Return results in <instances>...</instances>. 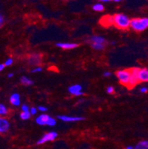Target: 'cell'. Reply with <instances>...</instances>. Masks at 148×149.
Here are the masks:
<instances>
[{"mask_svg":"<svg viewBox=\"0 0 148 149\" xmlns=\"http://www.w3.org/2000/svg\"><path fill=\"white\" fill-rule=\"evenodd\" d=\"M113 25L119 29L126 30L130 27V19L124 13H116L113 17Z\"/></svg>","mask_w":148,"mask_h":149,"instance_id":"cell-1","label":"cell"},{"mask_svg":"<svg viewBox=\"0 0 148 149\" xmlns=\"http://www.w3.org/2000/svg\"><path fill=\"white\" fill-rule=\"evenodd\" d=\"M130 27L137 32H142L148 28V18H134L130 20Z\"/></svg>","mask_w":148,"mask_h":149,"instance_id":"cell-2","label":"cell"},{"mask_svg":"<svg viewBox=\"0 0 148 149\" xmlns=\"http://www.w3.org/2000/svg\"><path fill=\"white\" fill-rule=\"evenodd\" d=\"M116 75L119 79V82L122 85H124L128 88L130 82V77H131V72L130 69H124V70H119L116 71Z\"/></svg>","mask_w":148,"mask_h":149,"instance_id":"cell-3","label":"cell"},{"mask_svg":"<svg viewBox=\"0 0 148 149\" xmlns=\"http://www.w3.org/2000/svg\"><path fill=\"white\" fill-rule=\"evenodd\" d=\"M36 123L39 125H48L54 126L56 124V121L54 118L51 117L47 114H41L36 119Z\"/></svg>","mask_w":148,"mask_h":149,"instance_id":"cell-4","label":"cell"},{"mask_svg":"<svg viewBox=\"0 0 148 149\" xmlns=\"http://www.w3.org/2000/svg\"><path fill=\"white\" fill-rule=\"evenodd\" d=\"M139 70H140V68H130L131 77H130V82L128 88H132L135 87V85L139 82L138 77Z\"/></svg>","mask_w":148,"mask_h":149,"instance_id":"cell-5","label":"cell"},{"mask_svg":"<svg viewBox=\"0 0 148 149\" xmlns=\"http://www.w3.org/2000/svg\"><path fill=\"white\" fill-rule=\"evenodd\" d=\"M57 136H58V134L56 132H55V131H50V132L43 135L42 137L37 141V145L44 144V143H47L48 141L54 140Z\"/></svg>","mask_w":148,"mask_h":149,"instance_id":"cell-6","label":"cell"},{"mask_svg":"<svg viewBox=\"0 0 148 149\" xmlns=\"http://www.w3.org/2000/svg\"><path fill=\"white\" fill-rule=\"evenodd\" d=\"M58 119L63 122L66 123H72V122H79L85 120L84 117L81 116H66V115H62V116H58Z\"/></svg>","mask_w":148,"mask_h":149,"instance_id":"cell-7","label":"cell"},{"mask_svg":"<svg viewBox=\"0 0 148 149\" xmlns=\"http://www.w3.org/2000/svg\"><path fill=\"white\" fill-rule=\"evenodd\" d=\"M81 89H82V87L80 85H73L68 88V91L72 95L81 96L84 93L81 91Z\"/></svg>","mask_w":148,"mask_h":149,"instance_id":"cell-8","label":"cell"},{"mask_svg":"<svg viewBox=\"0 0 148 149\" xmlns=\"http://www.w3.org/2000/svg\"><path fill=\"white\" fill-rule=\"evenodd\" d=\"M10 128V123L7 119L0 116V133H5Z\"/></svg>","mask_w":148,"mask_h":149,"instance_id":"cell-9","label":"cell"},{"mask_svg":"<svg viewBox=\"0 0 148 149\" xmlns=\"http://www.w3.org/2000/svg\"><path fill=\"white\" fill-rule=\"evenodd\" d=\"M138 80L139 82H148V68H142L138 71Z\"/></svg>","mask_w":148,"mask_h":149,"instance_id":"cell-10","label":"cell"},{"mask_svg":"<svg viewBox=\"0 0 148 149\" xmlns=\"http://www.w3.org/2000/svg\"><path fill=\"white\" fill-rule=\"evenodd\" d=\"M56 45L59 48H62V49L65 50H70L73 49V48H77L79 46L78 44L76 43H70V42H58L56 44Z\"/></svg>","mask_w":148,"mask_h":149,"instance_id":"cell-11","label":"cell"},{"mask_svg":"<svg viewBox=\"0 0 148 149\" xmlns=\"http://www.w3.org/2000/svg\"><path fill=\"white\" fill-rule=\"evenodd\" d=\"M41 60H42V58H41V56L38 54H32L31 56L28 59V61H29L30 64L33 65H39L41 62Z\"/></svg>","mask_w":148,"mask_h":149,"instance_id":"cell-12","label":"cell"},{"mask_svg":"<svg viewBox=\"0 0 148 149\" xmlns=\"http://www.w3.org/2000/svg\"><path fill=\"white\" fill-rule=\"evenodd\" d=\"M10 103L13 105H14V106H19V105H20L21 102H20L19 94L17 93H13L10 97Z\"/></svg>","mask_w":148,"mask_h":149,"instance_id":"cell-13","label":"cell"},{"mask_svg":"<svg viewBox=\"0 0 148 149\" xmlns=\"http://www.w3.org/2000/svg\"><path fill=\"white\" fill-rule=\"evenodd\" d=\"M90 41L92 43H99V44L104 45V43L107 42L106 40L104 37L101 36H93L90 37Z\"/></svg>","mask_w":148,"mask_h":149,"instance_id":"cell-14","label":"cell"},{"mask_svg":"<svg viewBox=\"0 0 148 149\" xmlns=\"http://www.w3.org/2000/svg\"><path fill=\"white\" fill-rule=\"evenodd\" d=\"M101 24H102L104 26L113 25V17H110V16L104 17V18L101 20Z\"/></svg>","mask_w":148,"mask_h":149,"instance_id":"cell-15","label":"cell"},{"mask_svg":"<svg viewBox=\"0 0 148 149\" xmlns=\"http://www.w3.org/2000/svg\"><path fill=\"white\" fill-rule=\"evenodd\" d=\"M20 81H21V83L22 85H25V86H29V85H31L33 84V81L31 80L30 78L27 77H22L20 79Z\"/></svg>","mask_w":148,"mask_h":149,"instance_id":"cell-16","label":"cell"},{"mask_svg":"<svg viewBox=\"0 0 148 149\" xmlns=\"http://www.w3.org/2000/svg\"><path fill=\"white\" fill-rule=\"evenodd\" d=\"M92 8H93V10H94L95 11H103L104 9V5H103L102 3H101V2H99V3H96L94 4V5H93V7H92Z\"/></svg>","mask_w":148,"mask_h":149,"instance_id":"cell-17","label":"cell"},{"mask_svg":"<svg viewBox=\"0 0 148 149\" xmlns=\"http://www.w3.org/2000/svg\"><path fill=\"white\" fill-rule=\"evenodd\" d=\"M135 149H148V141L144 140L138 143Z\"/></svg>","mask_w":148,"mask_h":149,"instance_id":"cell-18","label":"cell"},{"mask_svg":"<svg viewBox=\"0 0 148 149\" xmlns=\"http://www.w3.org/2000/svg\"><path fill=\"white\" fill-rule=\"evenodd\" d=\"M8 113V109L4 104L0 103V116H5Z\"/></svg>","mask_w":148,"mask_h":149,"instance_id":"cell-19","label":"cell"},{"mask_svg":"<svg viewBox=\"0 0 148 149\" xmlns=\"http://www.w3.org/2000/svg\"><path fill=\"white\" fill-rule=\"evenodd\" d=\"M104 45L99 44V43H92L91 47L96 51H102L104 48Z\"/></svg>","mask_w":148,"mask_h":149,"instance_id":"cell-20","label":"cell"},{"mask_svg":"<svg viewBox=\"0 0 148 149\" xmlns=\"http://www.w3.org/2000/svg\"><path fill=\"white\" fill-rule=\"evenodd\" d=\"M31 113H30V111L22 112V113H20V118L23 120H28V119L31 118Z\"/></svg>","mask_w":148,"mask_h":149,"instance_id":"cell-21","label":"cell"},{"mask_svg":"<svg viewBox=\"0 0 148 149\" xmlns=\"http://www.w3.org/2000/svg\"><path fill=\"white\" fill-rule=\"evenodd\" d=\"M13 59H11V58H9V59H8L6 61H5V62L4 63V65H5V67H6V66H10L13 64Z\"/></svg>","mask_w":148,"mask_h":149,"instance_id":"cell-22","label":"cell"},{"mask_svg":"<svg viewBox=\"0 0 148 149\" xmlns=\"http://www.w3.org/2000/svg\"><path fill=\"white\" fill-rule=\"evenodd\" d=\"M37 111H38V109L37 108H34V107H32V108H30V113H31V115L36 114Z\"/></svg>","mask_w":148,"mask_h":149,"instance_id":"cell-23","label":"cell"},{"mask_svg":"<svg viewBox=\"0 0 148 149\" xmlns=\"http://www.w3.org/2000/svg\"><path fill=\"white\" fill-rule=\"evenodd\" d=\"M22 112L30 111V108H29V107H28V105H23L22 106Z\"/></svg>","mask_w":148,"mask_h":149,"instance_id":"cell-24","label":"cell"},{"mask_svg":"<svg viewBox=\"0 0 148 149\" xmlns=\"http://www.w3.org/2000/svg\"><path fill=\"white\" fill-rule=\"evenodd\" d=\"M38 110L41 112H44V111H47V108H46V107L42 106V105H40V106L38 107Z\"/></svg>","mask_w":148,"mask_h":149,"instance_id":"cell-25","label":"cell"},{"mask_svg":"<svg viewBox=\"0 0 148 149\" xmlns=\"http://www.w3.org/2000/svg\"><path fill=\"white\" fill-rule=\"evenodd\" d=\"M107 92H108V93H110V94L113 93H114L113 87H112V86H108V87L107 88Z\"/></svg>","mask_w":148,"mask_h":149,"instance_id":"cell-26","label":"cell"},{"mask_svg":"<svg viewBox=\"0 0 148 149\" xmlns=\"http://www.w3.org/2000/svg\"><path fill=\"white\" fill-rule=\"evenodd\" d=\"M42 68L40 67H37V68H35L34 69H33L32 70V73H39L42 71Z\"/></svg>","mask_w":148,"mask_h":149,"instance_id":"cell-27","label":"cell"},{"mask_svg":"<svg viewBox=\"0 0 148 149\" xmlns=\"http://www.w3.org/2000/svg\"><path fill=\"white\" fill-rule=\"evenodd\" d=\"M3 24H4V17L2 15V13H0V28H2Z\"/></svg>","mask_w":148,"mask_h":149,"instance_id":"cell-28","label":"cell"},{"mask_svg":"<svg viewBox=\"0 0 148 149\" xmlns=\"http://www.w3.org/2000/svg\"><path fill=\"white\" fill-rule=\"evenodd\" d=\"M111 75H112V74H111V72H110V71H105V72L104 73V77H110Z\"/></svg>","mask_w":148,"mask_h":149,"instance_id":"cell-29","label":"cell"},{"mask_svg":"<svg viewBox=\"0 0 148 149\" xmlns=\"http://www.w3.org/2000/svg\"><path fill=\"white\" fill-rule=\"evenodd\" d=\"M147 91H148L147 88L146 87H143L140 89V91L142 92V93H147Z\"/></svg>","mask_w":148,"mask_h":149,"instance_id":"cell-30","label":"cell"},{"mask_svg":"<svg viewBox=\"0 0 148 149\" xmlns=\"http://www.w3.org/2000/svg\"><path fill=\"white\" fill-rule=\"evenodd\" d=\"M5 68V65L4 64H0V72L2 71V70H4V68Z\"/></svg>","mask_w":148,"mask_h":149,"instance_id":"cell-31","label":"cell"},{"mask_svg":"<svg viewBox=\"0 0 148 149\" xmlns=\"http://www.w3.org/2000/svg\"><path fill=\"white\" fill-rule=\"evenodd\" d=\"M13 77V73H10V74H8V77L9 78H11V77Z\"/></svg>","mask_w":148,"mask_h":149,"instance_id":"cell-32","label":"cell"},{"mask_svg":"<svg viewBox=\"0 0 148 149\" xmlns=\"http://www.w3.org/2000/svg\"><path fill=\"white\" fill-rule=\"evenodd\" d=\"M126 149H134V147H133V146H127V147L126 148Z\"/></svg>","mask_w":148,"mask_h":149,"instance_id":"cell-33","label":"cell"},{"mask_svg":"<svg viewBox=\"0 0 148 149\" xmlns=\"http://www.w3.org/2000/svg\"><path fill=\"white\" fill-rule=\"evenodd\" d=\"M110 2V0H102V1H101V2Z\"/></svg>","mask_w":148,"mask_h":149,"instance_id":"cell-34","label":"cell"},{"mask_svg":"<svg viewBox=\"0 0 148 149\" xmlns=\"http://www.w3.org/2000/svg\"><path fill=\"white\" fill-rule=\"evenodd\" d=\"M114 2H121L120 0H114Z\"/></svg>","mask_w":148,"mask_h":149,"instance_id":"cell-35","label":"cell"},{"mask_svg":"<svg viewBox=\"0 0 148 149\" xmlns=\"http://www.w3.org/2000/svg\"><path fill=\"white\" fill-rule=\"evenodd\" d=\"M115 44H116V42H113L112 45H115Z\"/></svg>","mask_w":148,"mask_h":149,"instance_id":"cell-36","label":"cell"}]
</instances>
